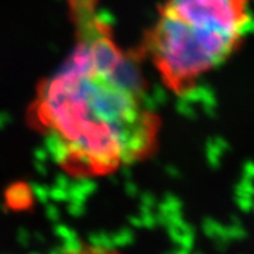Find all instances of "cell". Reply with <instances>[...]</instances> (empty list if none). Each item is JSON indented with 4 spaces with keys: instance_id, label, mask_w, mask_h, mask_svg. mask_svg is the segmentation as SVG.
I'll return each instance as SVG.
<instances>
[{
    "instance_id": "cell-1",
    "label": "cell",
    "mask_w": 254,
    "mask_h": 254,
    "mask_svg": "<svg viewBox=\"0 0 254 254\" xmlns=\"http://www.w3.org/2000/svg\"><path fill=\"white\" fill-rule=\"evenodd\" d=\"M65 3L72 47L36 86L27 120L61 171L96 180L157 154L161 118L136 54L116 40L100 0Z\"/></svg>"
},
{
    "instance_id": "cell-2",
    "label": "cell",
    "mask_w": 254,
    "mask_h": 254,
    "mask_svg": "<svg viewBox=\"0 0 254 254\" xmlns=\"http://www.w3.org/2000/svg\"><path fill=\"white\" fill-rule=\"evenodd\" d=\"M250 0H163L141 53L178 96L235 54L252 26Z\"/></svg>"
},
{
    "instance_id": "cell-3",
    "label": "cell",
    "mask_w": 254,
    "mask_h": 254,
    "mask_svg": "<svg viewBox=\"0 0 254 254\" xmlns=\"http://www.w3.org/2000/svg\"><path fill=\"white\" fill-rule=\"evenodd\" d=\"M68 254H122L116 249L99 245H81L69 250Z\"/></svg>"
}]
</instances>
